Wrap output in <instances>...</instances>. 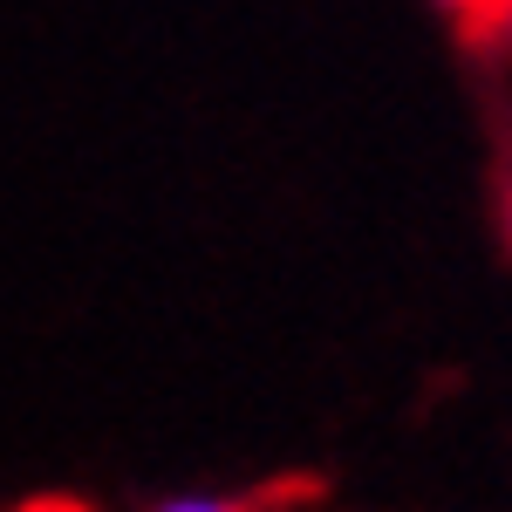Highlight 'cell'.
Segmentation results:
<instances>
[{
    "label": "cell",
    "instance_id": "1",
    "mask_svg": "<svg viewBox=\"0 0 512 512\" xmlns=\"http://www.w3.org/2000/svg\"><path fill=\"white\" fill-rule=\"evenodd\" d=\"M151 512H253L246 499H226V492H171Z\"/></svg>",
    "mask_w": 512,
    "mask_h": 512
},
{
    "label": "cell",
    "instance_id": "2",
    "mask_svg": "<svg viewBox=\"0 0 512 512\" xmlns=\"http://www.w3.org/2000/svg\"><path fill=\"white\" fill-rule=\"evenodd\" d=\"M499 219H506V246H512V185H506V212H499Z\"/></svg>",
    "mask_w": 512,
    "mask_h": 512
}]
</instances>
